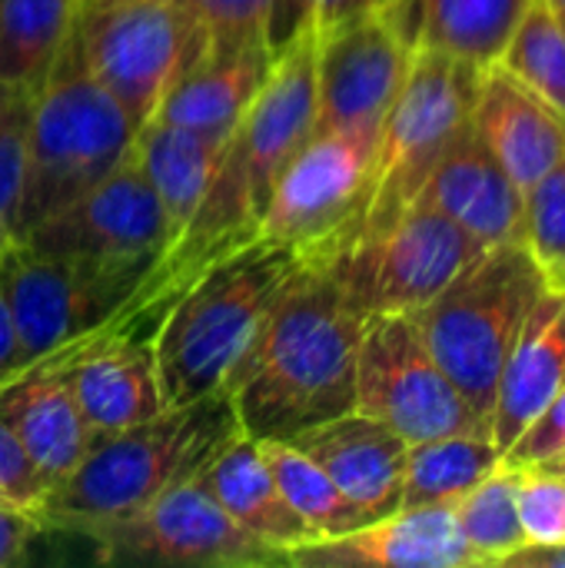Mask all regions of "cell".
Listing matches in <instances>:
<instances>
[{"label":"cell","mask_w":565,"mask_h":568,"mask_svg":"<svg viewBox=\"0 0 565 568\" xmlns=\"http://www.w3.org/2000/svg\"><path fill=\"white\" fill-rule=\"evenodd\" d=\"M360 313L326 266H303L246 349L223 389L250 439H293L356 409Z\"/></svg>","instance_id":"1"},{"label":"cell","mask_w":565,"mask_h":568,"mask_svg":"<svg viewBox=\"0 0 565 568\" xmlns=\"http://www.w3.org/2000/svg\"><path fill=\"white\" fill-rule=\"evenodd\" d=\"M240 433L226 389L167 406L147 423L97 439L83 463L47 489L37 519L43 529L80 532L137 513L167 489L196 479Z\"/></svg>","instance_id":"2"},{"label":"cell","mask_w":565,"mask_h":568,"mask_svg":"<svg viewBox=\"0 0 565 568\" xmlns=\"http://www.w3.org/2000/svg\"><path fill=\"white\" fill-rule=\"evenodd\" d=\"M303 266L290 246L266 236L210 263L167 306L153 333L163 406L223 389L230 366Z\"/></svg>","instance_id":"3"},{"label":"cell","mask_w":565,"mask_h":568,"mask_svg":"<svg viewBox=\"0 0 565 568\" xmlns=\"http://www.w3.org/2000/svg\"><path fill=\"white\" fill-rule=\"evenodd\" d=\"M133 143L137 126L90 77L73 40H67L53 73L27 106L23 176L13 216L17 243L97 186L133 153Z\"/></svg>","instance_id":"4"},{"label":"cell","mask_w":565,"mask_h":568,"mask_svg":"<svg viewBox=\"0 0 565 568\" xmlns=\"http://www.w3.org/2000/svg\"><path fill=\"white\" fill-rule=\"evenodd\" d=\"M546 290L549 273L526 243H503L483 250L440 296L406 313L433 359L486 426L500 373Z\"/></svg>","instance_id":"5"},{"label":"cell","mask_w":565,"mask_h":568,"mask_svg":"<svg viewBox=\"0 0 565 568\" xmlns=\"http://www.w3.org/2000/svg\"><path fill=\"white\" fill-rule=\"evenodd\" d=\"M160 260L163 253L57 256L10 243L0 253V283L17 323L23 366L113 329Z\"/></svg>","instance_id":"6"},{"label":"cell","mask_w":565,"mask_h":568,"mask_svg":"<svg viewBox=\"0 0 565 568\" xmlns=\"http://www.w3.org/2000/svg\"><path fill=\"white\" fill-rule=\"evenodd\" d=\"M380 130H313L276 176L260 236L290 246L306 266H326L363 230Z\"/></svg>","instance_id":"7"},{"label":"cell","mask_w":565,"mask_h":568,"mask_svg":"<svg viewBox=\"0 0 565 568\" xmlns=\"http://www.w3.org/2000/svg\"><path fill=\"white\" fill-rule=\"evenodd\" d=\"M73 50L90 77L140 130L173 83L206 53L200 23L180 0H123L80 10Z\"/></svg>","instance_id":"8"},{"label":"cell","mask_w":565,"mask_h":568,"mask_svg":"<svg viewBox=\"0 0 565 568\" xmlns=\"http://www.w3.org/2000/svg\"><path fill=\"white\" fill-rule=\"evenodd\" d=\"M480 73L446 53H413L410 73L376 133L370 206L360 233L390 223L420 196L446 146L470 123Z\"/></svg>","instance_id":"9"},{"label":"cell","mask_w":565,"mask_h":568,"mask_svg":"<svg viewBox=\"0 0 565 568\" xmlns=\"http://www.w3.org/2000/svg\"><path fill=\"white\" fill-rule=\"evenodd\" d=\"M483 250L450 216L413 200L390 223L360 233L326 270L366 316L416 313Z\"/></svg>","instance_id":"10"},{"label":"cell","mask_w":565,"mask_h":568,"mask_svg":"<svg viewBox=\"0 0 565 568\" xmlns=\"http://www.w3.org/2000/svg\"><path fill=\"white\" fill-rule=\"evenodd\" d=\"M356 413L380 419L406 443L466 429L490 433L406 313L366 316L356 356Z\"/></svg>","instance_id":"11"},{"label":"cell","mask_w":565,"mask_h":568,"mask_svg":"<svg viewBox=\"0 0 565 568\" xmlns=\"http://www.w3.org/2000/svg\"><path fill=\"white\" fill-rule=\"evenodd\" d=\"M103 562H163V566H226L280 568L290 556L253 539L240 529L226 509L200 486V479L180 483L153 503L80 529ZM293 568V566H290Z\"/></svg>","instance_id":"12"},{"label":"cell","mask_w":565,"mask_h":568,"mask_svg":"<svg viewBox=\"0 0 565 568\" xmlns=\"http://www.w3.org/2000/svg\"><path fill=\"white\" fill-rule=\"evenodd\" d=\"M413 63V47L380 7L316 40V130H380Z\"/></svg>","instance_id":"13"},{"label":"cell","mask_w":565,"mask_h":568,"mask_svg":"<svg viewBox=\"0 0 565 568\" xmlns=\"http://www.w3.org/2000/svg\"><path fill=\"white\" fill-rule=\"evenodd\" d=\"M176 233L130 153L97 186L33 226L20 243L57 256H147L167 253Z\"/></svg>","instance_id":"14"},{"label":"cell","mask_w":565,"mask_h":568,"mask_svg":"<svg viewBox=\"0 0 565 568\" xmlns=\"http://www.w3.org/2000/svg\"><path fill=\"white\" fill-rule=\"evenodd\" d=\"M60 366L83 419L103 439L163 413L153 333L107 329L93 333L60 353H50Z\"/></svg>","instance_id":"15"},{"label":"cell","mask_w":565,"mask_h":568,"mask_svg":"<svg viewBox=\"0 0 565 568\" xmlns=\"http://www.w3.org/2000/svg\"><path fill=\"white\" fill-rule=\"evenodd\" d=\"M293 568H483L463 542L453 503L400 506L346 536L290 552Z\"/></svg>","instance_id":"16"},{"label":"cell","mask_w":565,"mask_h":568,"mask_svg":"<svg viewBox=\"0 0 565 568\" xmlns=\"http://www.w3.org/2000/svg\"><path fill=\"white\" fill-rule=\"evenodd\" d=\"M0 423L43 476L47 489L67 479L100 439L50 356L0 383Z\"/></svg>","instance_id":"17"},{"label":"cell","mask_w":565,"mask_h":568,"mask_svg":"<svg viewBox=\"0 0 565 568\" xmlns=\"http://www.w3.org/2000/svg\"><path fill=\"white\" fill-rule=\"evenodd\" d=\"M416 200L450 216L486 250L523 243V190L476 140L470 123L446 146Z\"/></svg>","instance_id":"18"},{"label":"cell","mask_w":565,"mask_h":568,"mask_svg":"<svg viewBox=\"0 0 565 568\" xmlns=\"http://www.w3.org/2000/svg\"><path fill=\"white\" fill-rule=\"evenodd\" d=\"M293 443L323 466L336 489L360 506L370 523L400 509L410 443L380 419L353 409L293 436Z\"/></svg>","instance_id":"19"},{"label":"cell","mask_w":565,"mask_h":568,"mask_svg":"<svg viewBox=\"0 0 565 568\" xmlns=\"http://www.w3.org/2000/svg\"><path fill=\"white\" fill-rule=\"evenodd\" d=\"M470 126L523 193L565 153V116L496 63L480 73Z\"/></svg>","instance_id":"20"},{"label":"cell","mask_w":565,"mask_h":568,"mask_svg":"<svg viewBox=\"0 0 565 568\" xmlns=\"http://www.w3.org/2000/svg\"><path fill=\"white\" fill-rule=\"evenodd\" d=\"M565 386V293L546 290L533 306L496 386L490 436L506 453Z\"/></svg>","instance_id":"21"},{"label":"cell","mask_w":565,"mask_h":568,"mask_svg":"<svg viewBox=\"0 0 565 568\" xmlns=\"http://www.w3.org/2000/svg\"><path fill=\"white\" fill-rule=\"evenodd\" d=\"M276 47L246 43L233 50H206L163 97L153 120L230 140L256 93L263 90Z\"/></svg>","instance_id":"22"},{"label":"cell","mask_w":565,"mask_h":568,"mask_svg":"<svg viewBox=\"0 0 565 568\" xmlns=\"http://www.w3.org/2000/svg\"><path fill=\"white\" fill-rule=\"evenodd\" d=\"M533 0H383L380 10L416 50L446 53L476 70L500 63Z\"/></svg>","instance_id":"23"},{"label":"cell","mask_w":565,"mask_h":568,"mask_svg":"<svg viewBox=\"0 0 565 568\" xmlns=\"http://www.w3.org/2000/svg\"><path fill=\"white\" fill-rule=\"evenodd\" d=\"M196 479L253 539L286 556L300 546L316 542L313 529L296 516V509L276 486L270 466L260 456L256 439H250L246 433H240Z\"/></svg>","instance_id":"24"},{"label":"cell","mask_w":565,"mask_h":568,"mask_svg":"<svg viewBox=\"0 0 565 568\" xmlns=\"http://www.w3.org/2000/svg\"><path fill=\"white\" fill-rule=\"evenodd\" d=\"M226 143L230 140H213L206 133L160 123V120H150L137 130L133 156H137L143 176L150 180V186L167 213V223L173 226L176 236L196 216V210L223 163Z\"/></svg>","instance_id":"25"},{"label":"cell","mask_w":565,"mask_h":568,"mask_svg":"<svg viewBox=\"0 0 565 568\" xmlns=\"http://www.w3.org/2000/svg\"><path fill=\"white\" fill-rule=\"evenodd\" d=\"M80 0H0V83L37 93L53 73Z\"/></svg>","instance_id":"26"},{"label":"cell","mask_w":565,"mask_h":568,"mask_svg":"<svg viewBox=\"0 0 565 568\" xmlns=\"http://www.w3.org/2000/svg\"><path fill=\"white\" fill-rule=\"evenodd\" d=\"M500 466L503 453L486 429H466L453 436L410 443L400 506L456 503Z\"/></svg>","instance_id":"27"},{"label":"cell","mask_w":565,"mask_h":568,"mask_svg":"<svg viewBox=\"0 0 565 568\" xmlns=\"http://www.w3.org/2000/svg\"><path fill=\"white\" fill-rule=\"evenodd\" d=\"M256 446L286 503L313 529L316 539H336L370 523V516L353 506L323 473V466L313 463L293 439H256Z\"/></svg>","instance_id":"28"},{"label":"cell","mask_w":565,"mask_h":568,"mask_svg":"<svg viewBox=\"0 0 565 568\" xmlns=\"http://www.w3.org/2000/svg\"><path fill=\"white\" fill-rule=\"evenodd\" d=\"M509 77L565 116V20L549 0H533L500 63Z\"/></svg>","instance_id":"29"},{"label":"cell","mask_w":565,"mask_h":568,"mask_svg":"<svg viewBox=\"0 0 565 568\" xmlns=\"http://www.w3.org/2000/svg\"><path fill=\"white\" fill-rule=\"evenodd\" d=\"M456 529L463 542L476 552L480 566H503L506 556L526 546V532L516 513V469L500 466L470 493L453 503Z\"/></svg>","instance_id":"30"},{"label":"cell","mask_w":565,"mask_h":568,"mask_svg":"<svg viewBox=\"0 0 565 568\" xmlns=\"http://www.w3.org/2000/svg\"><path fill=\"white\" fill-rule=\"evenodd\" d=\"M523 243L546 270L565 260V153L523 193Z\"/></svg>","instance_id":"31"},{"label":"cell","mask_w":565,"mask_h":568,"mask_svg":"<svg viewBox=\"0 0 565 568\" xmlns=\"http://www.w3.org/2000/svg\"><path fill=\"white\" fill-rule=\"evenodd\" d=\"M206 37V50L270 43L280 0H180ZM273 47V43H270Z\"/></svg>","instance_id":"32"},{"label":"cell","mask_w":565,"mask_h":568,"mask_svg":"<svg viewBox=\"0 0 565 568\" xmlns=\"http://www.w3.org/2000/svg\"><path fill=\"white\" fill-rule=\"evenodd\" d=\"M516 513L526 542H565V473L516 469Z\"/></svg>","instance_id":"33"},{"label":"cell","mask_w":565,"mask_h":568,"mask_svg":"<svg viewBox=\"0 0 565 568\" xmlns=\"http://www.w3.org/2000/svg\"><path fill=\"white\" fill-rule=\"evenodd\" d=\"M559 459H565V386L516 436V443L503 453V466L539 469V466H553Z\"/></svg>","instance_id":"34"},{"label":"cell","mask_w":565,"mask_h":568,"mask_svg":"<svg viewBox=\"0 0 565 568\" xmlns=\"http://www.w3.org/2000/svg\"><path fill=\"white\" fill-rule=\"evenodd\" d=\"M383 0H280L273 27H270V43L283 47L290 37L310 30V33H326L330 27H336L340 20L380 7Z\"/></svg>","instance_id":"35"},{"label":"cell","mask_w":565,"mask_h":568,"mask_svg":"<svg viewBox=\"0 0 565 568\" xmlns=\"http://www.w3.org/2000/svg\"><path fill=\"white\" fill-rule=\"evenodd\" d=\"M27 106L0 133V253L10 243H17L13 216H17V196H20V176H23V126H27Z\"/></svg>","instance_id":"36"},{"label":"cell","mask_w":565,"mask_h":568,"mask_svg":"<svg viewBox=\"0 0 565 568\" xmlns=\"http://www.w3.org/2000/svg\"><path fill=\"white\" fill-rule=\"evenodd\" d=\"M43 496H47L43 476L33 469V463L23 456V449L17 446L10 429L0 423V503L37 513Z\"/></svg>","instance_id":"37"},{"label":"cell","mask_w":565,"mask_h":568,"mask_svg":"<svg viewBox=\"0 0 565 568\" xmlns=\"http://www.w3.org/2000/svg\"><path fill=\"white\" fill-rule=\"evenodd\" d=\"M43 532L40 519L33 509L7 506L0 503V568L23 562L30 542Z\"/></svg>","instance_id":"38"},{"label":"cell","mask_w":565,"mask_h":568,"mask_svg":"<svg viewBox=\"0 0 565 568\" xmlns=\"http://www.w3.org/2000/svg\"><path fill=\"white\" fill-rule=\"evenodd\" d=\"M23 369V356H20V336H17V323L0 283V383L17 376Z\"/></svg>","instance_id":"39"},{"label":"cell","mask_w":565,"mask_h":568,"mask_svg":"<svg viewBox=\"0 0 565 568\" xmlns=\"http://www.w3.org/2000/svg\"><path fill=\"white\" fill-rule=\"evenodd\" d=\"M503 568H565V542H526L503 559Z\"/></svg>","instance_id":"40"},{"label":"cell","mask_w":565,"mask_h":568,"mask_svg":"<svg viewBox=\"0 0 565 568\" xmlns=\"http://www.w3.org/2000/svg\"><path fill=\"white\" fill-rule=\"evenodd\" d=\"M30 103V93L23 90H13V87H3L0 83V133L7 130V123Z\"/></svg>","instance_id":"41"},{"label":"cell","mask_w":565,"mask_h":568,"mask_svg":"<svg viewBox=\"0 0 565 568\" xmlns=\"http://www.w3.org/2000/svg\"><path fill=\"white\" fill-rule=\"evenodd\" d=\"M546 273H549V286H553V290H559V293H565V260L563 263H556V266H549Z\"/></svg>","instance_id":"42"},{"label":"cell","mask_w":565,"mask_h":568,"mask_svg":"<svg viewBox=\"0 0 565 568\" xmlns=\"http://www.w3.org/2000/svg\"><path fill=\"white\" fill-rule=\"evenodd\" d=\"M110 3H123V0H80V10H97V7H110Z\"/></svg>","instance_id":"43"},{"label":"cell","mask_w":565,"mask_h":568,"mask_svg":"<svg viewBox=\"0 0 565 568\" xmlns=\"http://www.w3.org/2000/svg\"><path fill=\"white\" fill-rule=\"evenodd\" d=\"M539 469H559V473H565V459H559V463H553V466H539Z\"/></svg>","instance_id":"44"},{"label":"cell","mask_w":565,"mask_h":568,"mask_svg":"<svg viewBox=\"0 0 565 568\" xmlns=\"http://www.w3.org/2000/svg\"><path fill=\"white\" fill-rule=\"evenodd\" d=\"M549 3H553V7H556V10L565 17V0H549Z\"/></svg>","instance_id":"45"},{"label":"cell","mask_w":565,"mask_h":568,"mask_svg":"<svg viewBox=\"0 0 565 568\" xmlns=\"http://www.w3.org/2000/svg\"><path fill=\"white\" fill-rule=\"evenodd\" d=\"M563 20H565V17H563Z\"/></svg>","instance_id":"46"}]
</instances>
